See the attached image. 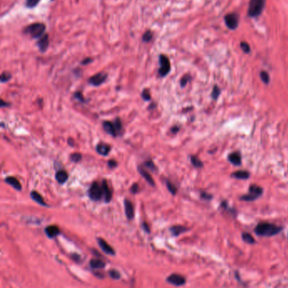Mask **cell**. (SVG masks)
I'll use <instances>...</instances> for the list:
<instances>
[{"instance_id": "277c9868", "label": "cell", "mask_w": 288, "mask_h": 288, "mask_svg": "<svg viewBox=\"0 0 288 288\" xmlns=\"http://www.w3.org/2000/svg\"><path fill=\"white\" fill-rule=\"evenodd\" d=\"M263 193V189L256 184H252L249 187V193L240 197V200L243 201H254L261 196Z\"/></svg>"}, {"instance_id": "5b68a950", "label": "cell", "mask_w": 288, "mask_h": 288, "mask_svg": "<svg viewBox=\"0 0 288 288\" xmlns=\"http://www.w3.org/2000/svg\"><path fill=\"white\" fill-rule=\"evenodd\" d=\"M159 63H160V68L158 70V74L160 77L167 76L171 70V63L169 59L166 55L160 54L159 56Z\"/></svg>"}, {"instance_id": "f546056e", "label": "cell", "mask_w": 288, "mask_h": 288, "mask_svg": "<svg viewBox=\"0 0 288 288\" xmlns=\"http://www.w3.org/2000/svg\"><path fill=\"white\" fill-rule=\"evenodd\" d=\"M167 189L169 190V192L172 193V194H173L175 195L176 193H177V188L175 187L174 184L169 182V181H167Z\"/></svg>"}, {"instance_id": "484cf974", "label": "cell", "mask_w": 288, "mask_h": 288, "mask_svg": "<svg viewBox=\"0 0 288 288\" xmlns=\"http://www.w3.org/2000/svg\"><path fill=\"white\" fill-rule=\"evenodd\" d=\"M190 160H191V163L193 164V167H198V168L203 167V162L195 156H190Z\"/></svg>"}, {"instance_id": "d4e9b609", "label": "cell", "mask_w": 288, "mask_h": 288, "mask_svg": "<svg viewBox=\"0 0 288 288\" xmlns=\"http://www.w3.org/2000/svg\"><path fill=\"white\" fill-rule=\"evenodd\" d=\"M242 237L243 239V241L247 242V243H249V244L255 243V240H254V238L253 237V236L250 233H243L242 234Z\"/></svg>"}, {"instance_id": "e575fe53", "label": "cell", "mask_w": 288, "mask_h": 288, "mask_svg": "<svg viewBox=\"0 0 288 288\" xmlns=\"http://www.w3.org/2000/svg\"><path fill=\"white\" fill-rule=\"evenodd\" d=\"M82 156L81 154H79V153H73L71 156H70V159L73 161H75V162H79V160H81Z\"/></svg>"}, {"instance_id": "52a82bcc", "label": "cell", "mask_w": 288, "mask_h": 288, "mask_svg": "<svg viewBox=\"0 0 288 288\" xmlns=\"http://www.w3.org/2000/svg\"><path fill=\"white\" fill-rule=\"evenodd\" d=\"M107 74L103 72L97 73L89 79L88 82L90 85H94V86H99V85L103 84L107 80Z\"/></svg>"}, {"instance_id": "83f0119b", "label": "cell", "mask_w": 288, "mask_h": 288, "mask_svg": "<svg viewBox=\"0 0 288 288\" xmlns=\"http://www.w3.org/2000/svg\"><path fill=\"white\" fill-rule=\"evenodd\" d=\"M108 275H110L111 278L114 279V280H118V279L121 278L120 273H119L118 270H110L108 271Z\"/></svg>"}, {"instance_id": "74e56055", "label": "cell", "mask_w": 288, "mask_h": 288, "mask_svg": "<svg viewBox=\"0 0 288 288\" xmlns=\"http://www.w3.org/2000/svg\"><path fill=\"white\" fill-rule=\"evenodd\" d=\"M74 97H75V99H77V100L79 101V102H85V98H84V95H82L81 92H79V91L75 92V93L74 94Z\"/></svg>"}, {"instance_id": "7402d4cb", "label": "cell", "mask_w": 288, "mask_h": 288, "mask_svg": "<svg viewBox=\"0 0 288 288\" xmlns=\"http://www.w3.org/2000/svg\"><path fill=\"white\" fill-rule=\"evenodd\" d=\"M170 231L172 234L173 236H179L182 233H185L187 231H189V229L183 226H172L170 228Z\"/></svg>"}, {"instance_id": "7a4b0ae2", "label": "cell", "mask_w": 288, "mask_h": 288, "mask_svg": "<svg viewBox=\"0 0 288 288\" xmlns=\"http://www.w3.org/2000/svg\"><path fill=\"white\" fill-rule=\"evenodd\" d=\"M45 30L46 26L44 24L36 22L26 26L24 29V32L34 39H39L40 37H42L45 34Z\"/></svg>"}, {"instance_id": "836d02e7", "label": "cell", "mask_w": 288, "mask_h": 288, "mask_svg": "<svg viewBox=\"0 0 288 288\" xmlns=\"http://www.w3.org/2000/svg\"><path fill=\"white\" fill-rule=\"evenodd\" d=\"M144 166H145V167H147V168H149V169H150V170H151V171H156V165H155L154 162H153V161H152L151 160H147V161H146V162L144 163Z\"/></svg>"}, {"instance_id": "60d3db41", "label": "cell", "mask_w": 288, "mask_h": 288, "mask_svg": "<svg viewBox=\"0 0 288 288\" xmlns=\"http://www.w3.org/2000/svg\"><path fill=\"white\" fill-rule=\"evenodd\" d=\"M189 79H190V76H189V75L183 76V78H182V79H181V86H182V87L185 86Z\"/></svg>"}, {"instance_id": "d590c367", "label": "cell", "mask_w": 288, "mask_h": 288, "mask_svg": "<svg viewBox=\"0 0 288 288\" xmlns=\"http://www.w3.org/2000/svg\"><path fill=\"white\" fill-rule=\"evenodd\" d=\"M220 93H221V91H220V89L218 88V86L215 85V86H214V88H213L212 98L215 99V100L218 98V96L220 95Z\"/></svg>"}, {"instance_id": "603a6c76", "label": "cell", "mask_w": 288, "mask_h": 288, "mask_svg": "<svg viewBox=\"0 0 288 288\" xmlns=\"http://www.w3.org/2000/svg\"><path fill=\"white\" fill-rule=\"evenodd\" d=\"M249 176L250 174L247 171H237L232 174V177L237 178V179H248Z\"/></svg>"}, {"instance_id": "8fae6325", "label": "cell", "mask_w": 288, "mask_h": 288, "mask_svg": "<svg viewBox=\"0 0 288 288\" xmlns=\"http://www.w3.org/2000/svg\"><path fill=\"white\" fill-rule=\"evenodd\" d=\"M97 242H98L100 248L102 249L103 252L106 253L107 254H109V255H115L114 249H112L111 246L105 241L104 239L97 238Z\"/></svg>"}, {"instance_id": "d6986e66", "label": "cell", "mask_w": 288, "mask_h": 288, "mask_svg": "<svg viewBox=\"0 0 288 288\" xmlns=\"http://www.w3.org/2000/svg\"><path fill=\"white\" fill-rule=\"evenodd\" d=\"M30 198L32 199L34 201H36V203H38L41 205H43V206H47V203L44 201V199H43V197L38 192H36V191H31L30 192Z\"/></svg>"}, {"instance_id": "2e32d148", "label": "cell", "mask_w": 288, "mask_h": 288, "mask_svg": "<svg viewBox=\"0 0 288 288\" xmlns=\"http://www.w3.org/2000/svg\"><path fill=\"white\" fill-rule=\"evenodd\" d=\"M110 151H111L110 145L107 144H105V143H100L96 146V151L98 152L99 154L104 156H107Z\"/></svg>"}, {"instance_id": "4dcf8cb0", "label": "cell", "mask_w": 288, "mask_h": 288, "mask_svg": "<svg viewBox=\"0 0 288 288\" xmlns=\"http://www.w3.org/2000/svg\"><path fill=\"white\" fill-rule=\"evenodd\" d=\"M260 78H261L262 81L264 82L265 84H269L270 82V76L269 74L265 71H261L260 72Z\"/></svg>"}, {"instance_id": "ab89813d", "label": "cell", "mask_w": 288, "mask_h": 288, "mask_svg": "<svg viewBox=\"0 0 288 288\" xmlns=\"http://www.w3.org/2000/svg\"><path fill=\"white\" fill-rule=\"evenodd\" d=\"M200 196H201V198H202L203 200H209L212 199V195L208 193H205V192H202V193H200Z\"/></svg>"}, {"instance_id": "ba28073f", "label": "cell", "mask_w": 288, "mask_h": 288, "mask_svg": "<svg viewBox=\"0 0 288 288\" xmlns=\"http://www.w3.org/2000/svg\"><path fill=\"white\" fill-rule=\"evenodd\" d=\"M225 22L226 26L231 30H235L239 24V16L235 13H231L225 16Z\"/></svg>"}, {"instance_id": "d6a6232c", "label": "cell", "mask_w": 288, "mask_h": 288, "mask_svg": "<svg viewBox=\"0 0 288 288\" xmlns=\"http://www.w3.org/2000/svg\"><path fill=\"white\" fill-rule=\"evenodd\" d=\"M142 98L144 99V101H150L151 100V94H150V91L148 89H144V91H142L141 94Z\"/></svg>"}, {"instance_id": "bcb514c9", "label": "cell", "mask_w": 288, "mask_h": 288, "mask_svg": "<svg viewBox=\"0 0 288 288\" xmlns=\"http://www.w3.org/2000/svg\"><path fill=\"white\" fill-rule=\"evenodd\" d=\"M9 103H6V102H4L3 100H1V107H8L9 106Z\"/></svg>"}, {"instance_id": "ac0fdd59", "label": "cell", "mask_w": 288, "mask_h": 288, "mask_svg": "<svg viewBox=\"0 0 288 288\" xmlns=\"http://www.w3.org/2000/svg\"><path fill=\"white\" fill-rule=\"evenodd\" d=\"M138 170H139V172H140V173L141 174V176L144 177V179L146 180V182H147L150 185H151L152 187L155 186V182H154V180H153L152 177H151V174L149 173L148 172H146V171L144 170L143 167H138Z\"/></svg>"}, {"instance_id": "ee69618b", "label": "cell", "mask_w": 288, "mask_h": 288, "mask_svg": "<svg viewBox=\"0 0 288 288\" xmlns=\"http://www.w3.org/2000/svg\"><path fill=\"white\" fill-rule=\"evenodd\" d=\"M142 228H143V230H144L145 233H151L150 227H149V226H148L147 223H146V222L142 223Z\"/></svg>"}, {"instance_id": "9c48e42d", "label": "cell", "mask_w": 288, "mask_h": 288, "mask_svg": "<svg viewBox=\"0 0 288 288\" xmlns=\"http://www.w3.org/2000/svg\"><path fill=\"white\" fill-rule=\"evenodd\" d=\"M167 282L172 285L179 286L184 285L186 282V280L183 275H178V274H172L170 276H168L167 278Z\"/></svg>"}, {"instance_id": "9a60e30c", "label": "cell", "mask_w": 288, "mask_h": 288, "mask_svg": "<svg viewBox=\"0 0 288 288\" xmlns=\"http://www.w3.org/2000/svg\"><path fill=\"white\" fill-rule=\"evenodd\" d=\"M102 189H103V197H104L105 199V202H110V200L112 199V192L110 189H109V187H108V184L107 183V181L103 180L102 183Z\"/></svg>"}, {"instance_id": "8992f818", "label": "cell", "mask_w": 288, "mask_h": 288, "mask_svg": "<svg viewBox=\"0 0 288 288\" xmlns=\"http://www.w3.org/2000/svg\"><path fill=\"white\" fill-rule=\"evenodd\" d=\"M88 194L89 197L92 200H95V201L101 200L102 197H103L102 185H100L97 182H94V183H92L91 188H90V189H89Z\"/></svg>"}, {"instance_id": "f35d334b", "label": "cell", "mask_w": 288, "mask_h": 288, "mask_svg": "<svg viewBox=\"0 0 288 288\" xmlns=\"http://www.w3.org/2000/svg\"><path fill=\"white\" fill-rule=\"evenodd\" d=\"M240 46H241V48L243 50V52H247V53H248V52H250V47H249V44L247 43H245V42H242L241 44H240Z\"/></svg>"}, {"instance_id": "44dd1931", "label": "cell", "mask_w": 288, "mask_h": 288, "mask_svg": "<svg viewBox=\"0 0 288 288\" xmlns=\"http://www.w3.org/2000/svg\"><path fill=\"white\" fill-rule=\"evenodd\" d=\"M56 180L58 181L59 183H64L69 178V175L67 173V172L64 170H60L57 172L55 175Z\"/></svg>"}, {"instance_id": "cb8c5ba5", "label": "cell", "mask_w": 288, "mask_h": 288, "mask_svg": "<svg viewBox=\"0 0 288 288\" xmlns=\"http://www.w3.org/2000/svg\"><path fill=\"white\" fill-rule=\"evenodd\" d=\"M90 265L92 269H103L106 266V264L101 259H92L90 261Z\"/></svg>"}, {"instance_id": "b9f144b4", "label": "cell", "mask_w": 288, "mask_h": 288, "mask_svg": "<svg viewBox=\"0 0 288 288\" xmlns=\"http://www.w3.org/2000/svg\"><path fill=\"white\" fill-rule=\"evenodd\" d=\"M130 191H131V193H137L138 191H139V185H138L137 183H134V184H133V186L131 187Z\"/></svg>"}, {"instance_id": "4316f807", "label": "cell", "mask_w": 288, "mask_h": 288, "mask_svg": "<svg viewBox=\"0 0 288 288\" xmlns=\"http://www.w3.org/2000/svg\"><path fill=\"white\" fill-rule=\"evenodd\" d=\"M152 38H153V34L151 30H146L142 36V40L144 43H150Z\"/></svg>"}, {"instance_id": "3957f363", "label": "cell", "mask_w": 288, "mask_h": 288, "mask_svg": "<svg viewBox=\"0 0 288 288\" xmlns=\"http://www.w3.org/2000/svg\"><path fill=\"white\" fill-rule=\"evenodd\" d=\"M265 6V0H250L248 14L250 17H258L260 15Z\"/></svg>"}, {"instance_id": "30bf717a", "label": "cell", "mask_w": 288, "mask_h": 288, "mask_svg": "<svg viewBox=\"0 0 288 288\" xmlns=\"http://www.w3.org/2000/svg\"><path fill=\"white\" fill-rule=\"evenodd\" d=\"M38 48L42 52H46L47 47L49 46V36L47 34H44L42 37H40L37 42Z\"/></svg>"}, {"instance_id": "681fc988", "label": "cell", "mask_w": 288, "mask_h": 288, "mask_svg": "<svg viewBox=\"0 0 288 288\" xmlns=\"http://www.w3.org/2000/svg\"><path fill=\"white\" fill-rule=\"evenodd\" d=\"M52 1H53V0H52Z\"/></svg>"}, {"instance_id": "ffe728a7", "label": "cell", "mask_w": 288, "mask_h": 288, "mask_svg": "<svg viewBox=\"0 0 288 288\" xmlns=\"http://www.w3.org/2000/svg\"><path fill=\"white\" fill-rule=\"evenodd\" d=\"M5 182L9 183L10 186H12L14 189L20 191L21 190V184L19 181L17 180V178L14 177H8L5 178Z\"/></svg>"}, {"instance_id": "5bb4252c", "label": "cell", "mask_w": 288, "mask_h": 288, "mask_svg": "<svg viewBox=\"0 0 288 288\" xmlns=\"http://www.w3.org/2000/svg\"><path fill=\"white\" fill-rule=\"evenodd\" d=\"M228 160L235 166H240L242 163V157L239 152H233L228 156Z\"/></svg>"}, {"instance_id": "8d00e7d4", "label": "cell", "mask_w": 288, "mask_h": 288, "mask_svg": "<svg viewBox=\"0 0 288 288\" xmlns=\"http://www.w3.org/2000/svg\"><path fill=\"white\" fill-rule=\"evenodd\" d=\"M114 123L115 126H116V128H117V131H118V134H120V132L122 130V122L120 121V119L119 118H116L115 119V121L113 122Z\"/></svg>"}, {"instance_id": "c3c4849f", "label": "cell", "mask_w": 288, "mask_h": 288, "mask_svg": "<svg viewBox=\"0 0 288 288\" xmlns=\"http://www.w3.org/2000/svg\"><path fill=\"white\" fill-rule=\"evenodd\" d=\"M72 256H73V258H74V259H75L76 260H79V256L77 255L76 254H73Z\"/></svg>"}, {"instance_id": "7c38bea8", "label": "cell", "mask_w": 288, "mask_h": 288, "mask_svg": "<svg viewBox=\"0 0 288 288\" xmlns=\"http://www.w3.org/2000/svg\"><path fill=\"white\" fill-rule=\"evenodd\" d=\"M124 209L125 214L128 220H132L134 216V205L132 204L130 200H124Z\"/></svg>"}, {"instance_id": "e0dca14e", "label": "cell", "mask_w": 288, "mask_h": 288, "mask_svg": "<svg viewBox=\"0 0 288 288\" xmlns=\"http://www.w3.org/2000/svg\"><path fill=\"white\" fill-rule=\"evenodd\" d=\"M45 233H46L47 236L48 237L53 238V237H55L59 235L60 231H59V227L57 226H48L45 228Z\"/></svg>"}, {"instance_id": "1f68e13d", "label": "cell", "mask_w": 288, "mask_h": 288, "mask_svg": "<svg viewBox=\"0 0 288 288\" xmlns=\"http://www.w3.org/2000/svg\"><path fill=\"white\" fill-rule=\"evenodd\" d=\"M11 77L12 76H11V75L9 72L2 73V75H1V82H3V83L8 82L11 79Z\"/></svg>"}, {"instance_id": "7bdbcfd3", "label": "cell", "mask_w": 288, "mask_h": 288, "mask_svg": "<svg viewBox=\"0 0 288 288\" xmlns=\"http://www.w3.org/2000/svg\"><path fill=\"white\" fill-rule=\"evenodd\" d=\"M117 165H118V163H117V161L115 160H110L107 163V166L109 167V168H114Z\"/></svg>"}, {"instance_id": "f1b7e54d", "label": "cell", "mask_w": 288, "mask_h": 288, "mask_svg": "<svg viewBox=\"0 0 288 288\" xmlns=\"http://www.w3.org/2000/svg\"><path fill=\"white\" fill-rule=\"evenodd\" d=\"M41 0H26V5L29 9H32L36 7Z\"/></svg>"}, {"instance_id": "7dc6e473", "label": "cell", "mask_w": 288, "mask_h": 288, "mask_svg": "<svg viewBox=\"0 0 288 288\" xmlns=\"http://www.w3.org/2000/svg\"><path fill=\"white\" fill-rule=\"evenodd\" d=\"M178 130H179V128H178V127H176V126H175L174 128H172V133H177Z\"/></svg>"}, {"instance_id": "6da1fadb", "label": "cell", "mask_w": 288, "mask_h": 288, "mask_svg": "<svg viewBox=\"0 0 288 288\" xmlns=\"http://www.w3.org/2000/svg\"><path fill=\"white\" fill-rule=\"evenodd\" d=\"M282 230V226L272 223L260 222L254 228V233L256 235L261 237H272L278 234Z\"/></svg>"}, {"instance_id": "f6af8a7d", "label": "cell", "mask_w": 288, "mask_h": 288, "mask_svg": "<svg viewBox=\"0 0 288 288\" xmlns=\"http://www.w3.org/2000/svg\"><path fill=\"white\" fill-rule=\"evenodd\" d=\"M91 62H92V59H91V58H86V59H85L84 60H82L81 64H83V65H86V64H88V63H91Z\"/></svg>"}, {"instance_id": "4fadbf2b", "label": "cell", "mask_w": 288, "mask_h": 288, "mask_svg": "<svg viewBox=\"0 0 288 288\" xmlns=\"http://www.w3.org/2000/svg\"><path fill=\"white\" fill-rule=\"evenodd\" d=\"M103 128L104 130L107 133V134H111L112 136H117L118 134L116 126H115L114 123H112L109 121H105L103 123Z\"/></svg>"}]
</instances>
